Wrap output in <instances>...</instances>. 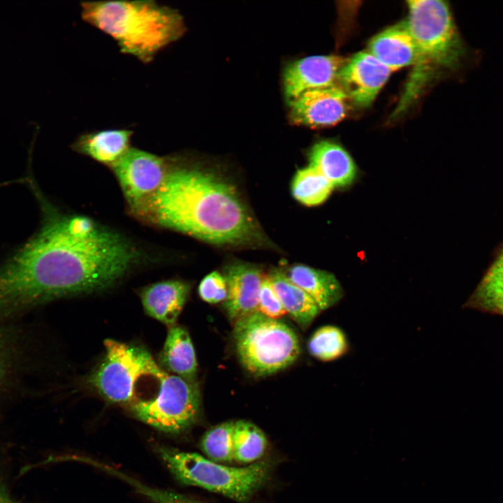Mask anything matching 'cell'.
<instances>
[{
    "instance_id": "obj_1",
    "label": "cell",
    "mask_w": 503,
    "mask_h": 503,
    "mask_svg": "<svg viewBox=\"0 0 503 503\" xmlns=\"http://www.w3.org/2000/svg\"><path fill=\"white\" fill-rule=\"evenodd\" d=\"M141 258L124 235L83 216H51L0 267V325L46 302L110 286Z\"/></svg>"
},
{
    "instance_id": "obj_2",
    "label": "cell",
    "mask_w": 503,
    "mask_h": 503,
    "mask_svg": "<svg viewBox=\"0 0 503 503\" xmlns=\"http://www.w3.org/2000/svg\"><path fill=\"white\" fill-rule=\"evenodd\" d=\"M130 209L145 221L212 244L263 240L256 221L231 184L205 170L174 166L173 159L159 188Z\"/></svg>"
},
{
    "instance_id": "obj_3",
    "label": "cell",
    "mask_w": 503,
    "mask_h": 503,
    "mask_svg": "<svg viewBox=\"0 0 503 503\" xmlns=\"http://www.w3.org/2000/svg\"><path fill=\"white\" fill-rule=\"evenodd\" d=\"M84 21L111 36L122 53L144 64L186 29L180 12L152 0L82 1Z\"/></svg>"
},
{
    "instance_id": "obj_4",
    "label": "cell",
    "mask_w": 503,
    "mask_h": 503,
    "mask_svg": "<svg viewBox=\"0 0 503 503\" xmlns=\"http://www.w3.org/2000/svg\"><path fill=\"white\" fill-rule=\"evenodd\" d=\"M404 22L418 55L398 112L416 96L425 82L442 69H453L464 55L463 42L450 6L440 0L407 1Z\"/></svg>"
},
{
    "instance_id": "obj_5",
    "label": "cell",
    "mask_w": 503,
    "mask_h": 503,
    "mask_svg": "<svg viewBox=\"0 0 503 503\" xmlns=\"http://www.w3.org/2000/svg\"><path fill=\"white\" fill-rule=\"evenodd\" d=\"M157 451L180 483L221 494L240 503L247 502L264 486L274 466L272 460L261 459L244 467H231L170 447L159 446Z\"/></svg>"
},
{
    "instance_id": "obj_6",
    "label": "cell",
    "mask_w": 503,
    "mask_h": 503,
    "mask_svg": "<svg viewBox=\"0 0 503 503\" xmlns=\"http://www.w3.org/2000/svg\"><path fill=\"white\" fill-rule=\"evenodd\" d=\"M233 335L240 363L256 377L286 369L300 353L298 337L289 326L258 312L236 321Z\"/></svg>"
},
{
    "instance_id": "obj_7",
    "label": "cell",
    "mask_w": 503,
    "mask_h": 503,
    "mask_svg": "<svg viewBox=\"0 0 503 503\" xmlns=\"http://www.w3.org/2000/svg\"><path fill=\"white\" fill-rule=\"evenodd\" d=\"M155 398L132 402L136 418L157 430L181 433L194 425L200 415L201 396L196 381H187L165 370L157 378Z\"/></svg>"
},
{
    "instance_id": "obj_8",
    "label": "cell",
    "mask_w": 503,
    "mask_h": 503,
    "mask_svg": "<svg viewBox=\"0 0 503 503\" xmlns=\"http://www.w3.org/2000/svg\"><path fill=\"white\" fill-rule=\"evenodd\" d=\"M103 360L91 378L96 391L108 401L132 402L135 387L143 377L157 379L163 370L145 349L107 339Z\"/></svg>"
},
{
    "instance_id": "obj_9",
    "label": "cell",
    "mask_w": 503,
    "mask_h": 503,
    "mask_svg": "<svg viewBox=\"0 0 503 503\" xmlns=\"http://www.w3.org/2000/svg\"><path fill=\"white\" fill-rule=\"evenodd\" d=\"M34 367L28 325L17 321L0 325V402L27 393Z\"/></svg>"
},
{
    "instance_id": "obj_10",
    "label": "cell",
    "mask_w": 503,
    "mask_h": 503,
    "mask_svg": "<svg viewBox=\"0 0 503 503\" xmlns=\"http://www.w3.org/2000/svg\"><path fill=\"white\" fill-rule=\"evenodd\" d=\"M172 159L130 147L109 167L115 175L130 208L154 193L161 185Z\"/></svg>"
},
{
    "instance_id": "obj_11",
    "label": "cell",
    "mask_w": 503,
    "mask_h": 503,
    "mask_svg": "<svg viewBox=\"0 0 503 503\" xmlns=\"http://www.w3.org/2000/svg\"><path fill=\"white\" fill-rule=\"evenodd\" d=\"M349 98L337 84L302 92L288 100L292 122L311 127L334 125L346 116Z\"/></svg>"
},
{
    "instance_id": "obj_12",
    "label": "cell",
    "mask_w": 503,
    "mask_h": 503,
    "mask_svg": "<svg viewBox=\"0 0 503 503\" xmlns=\"http://www.w3.org/2000/svg\"><path fill=\"white\" fill-rule=\"evenodd\" d=\"M391 71L368 51L347 59L341 68L337 84L349 100L360 107L369 106L388 80Z\"/></svg>"
},
{
    "instance_id": "obj_13",
    "label": "cell",
    "mask_w": 503,
    "mask_h": 503,
    "mask_svg": "<svg viewBox=\"0 0 503 503\" xmlns=\"http://www.w3.org/2000/svg\"><path fill=\"white\" fill-rule=\"evenodd\" d=\"M346 61L337 55H314L289 63L283 73L287 100L310 89L336 85L338 73Z\"/></svg>"
},
{
    "instance_id": "obj_14",
    "label": "cell",
    "mask_w": 503,
    "mask_h": 503,
    "mask_svg": "<svg viewBox=\"0 0 503 503\" xmlns=\"http://www.w3.org/2000/svg\"><path fill=\"white\" fill-rule=\"evenodd\" d=\"M223 275L228 288L224 308L236 321L257 312L258 296L264 276L257 267L235 262L225 267Z\"/></svg>"
},
{
    "instance_id": "obj_15",
    "label": "cell",
    "mask_w": 503,
    "mask_h": 503,
    "mask_svg": "<svg viewBox=\"0 0 503 503\" xmlns=\"http://www.w3.org/2000/svg\"><path fill=\"white\" fill-rule=\"evenodd\" d=\"M189 291L183 281L166 280L145 286L140 296L145 313L169 328L176 325Z\"/></svg>"
},
{
    "instance_id": "obj_16",
    "label": "cell",
    "mask_w": 503,
    "mask_h": 503,
    "mask_svg": "<svg viewBox=\"0 0 503 503\" xmlns=\"http://www.w3.org/2000/svg\"><path fill=\"white\" fill-rule=\"evenodd\" d=\"M368 52L392 72L414 66L418 55L414 40L404 22L374 36L369 43Z\"/></svg>"
},
{
    "instance_id": "obj_17",
    "label": "cell",
    "mask_w": 503,
    "mask_h": 503,
    "mask_svg": "<svg viewBox=\"0 0 503 503\" xmlns=\"http://www.w3.org/2000/svg\"><path fill=\"white\" fill-rule=\"evenodd\" d=\"M309 166L320 172L333 185H350L357 175L356 164L349 154L340 145L321 140L309 153Z\"/></svg>"
},
{
    "instance_id": "obj_18",
    "label": "cell",
    "mask_w": 503,
    "mask_h": 503,
    "mask_svg": "<svg viewBox=\"0 0 503 503\" xmlns=\"http://www.w3.org/2000/svg\"><path fill=\"white\" fill-rule=\"evenodd\" d=\"M286 275L315 301L321 311L333 307L344 296L341 284L329 272L297 264L290 267Z\"/></svg>"
},
{
    "instance_id": "obj_19",
    "label": "cell",
    "mask_w": 503,
    "mask_h": 503,
    "mask_svg": "<svg viewBox=\"0 0 503 503\" xmlns=\"http://www.w3.org/2000/svg\"><path fill=\"white\" fill-rule=\"evenodd\" d=\"M133 131L106 129L83 133L72 145L74 151L108 166L120 159L131 147Z\"/></svg>"
},
{
    "instance_id": "obj_20",
    "label": "cell",
    "mask_w": 503,
    "mask_h": 503,
    "mask_svg": "<svg viewBox=\"0 0 503 503\" xmlns=\"http://www.w3.org/2000/svg\"><path fill=\"white\" fill-rule=\"evenodd\" d=\"M159 362L164 369L187 381H195L196 356L190 335L184 327H169Z\"/></svg>"
},
{
    "instance_id": "obj_21",
    "label": "cell",
    "mask_w": 503,
    "mask_h": 503,
    "mask_svg": "<svg viewBox=\"0 0 503 503\" xmlns=\"http://www.w3.org/2000/svg\"><path fill=\"white\" fill-rule=\"evenodd\" d=\"M268 277L286 314L302 329L309 328L321 312L315 301L282 271L275 270Z\"/></svg>"
},
{
    "instance_id": "obj_22",
    "label": "cell",
    "mask_w": 503,
    "mask_h": 503,
    "mask_svg": "<svg viewBox=\"0 0 503 503\" xmlns=\"http://www.w3.org/2000/svg\"><path fill=\"white\" fill-rule=\"evenodd\" d=\"M471 303L495 313L503 307V246L475 290Z\"/></svg>"
},
{
    "instance_id": "obj_23",
    "label": "cell",
    "mask_w": 503,
    "mask_h": 503,
    "mask_svg": "<svg viewBox=\"0 0 503 503\" xmlns=\"http://www.w3.org/2000/svg\"><path fill=\"white\" fill-rule=\"evenodd\" d=\"M267 446L266 436L258 426L247 421H235L234 461L247 465L254 463L262 459Z\"/></svg>"
},
{
    "instance_id": "obj_24",
    "label": "cell",
    "mask_w": 503,
    "mask_h": 503,
    "mask_svg": "<svg viewBox=\"0 0 503 503\" xmlns=\"http://www.w3.org/2000/svg\"><path fill=\"white\" fill-rule=\"evenodd\" d=\"M333 185L316 168L308 166L297 171L292 184L294 198L307 206L318 205L331 194Z\"/></svg>"
},
{
    "instance_id": "obj_25",
    "label": "cell",
    "mask_w": 503,
    "mask_h": 503,
    "mask_svg": "<svg viewBox=\"0 0 503 503\" xmlns=\"http://www.w3.org/2000/svg\"><path fill=\"white\" fill-rule=\"evenodd\" d=\"M307 349L314 358L322 362H331L346 355L349 344L342 329L334 325H325L311 335Z\"/></svg>"
},
{
    "instance_id": "obj_26",
    "label": "cell",
    "mask_w": 503,
    "mask_h": 503,
    "mask_svg": "<svg viewBox=\"0 0 503 503\" xmlns=\"http://www.w3.org/2000/svg\"><path fill=\"white\" fill-rule=\"evenodd\" d=\"M235 421H226L205 432L201 447L206 457L218 463H229L233 458V431Z\"/></svg>"
},
{
    "instance_id": "obj_27",
    "label": "cell",
    "mask_w": 503,
    "mask_h": 503,
    "mask_svg": "<svg viewBox=\"0 0 503 503\" xmlns=\"http://www.w3.org/2000/svg\"><path fill=\"white\" fill-rule=\"evenodd\" d=\"M201 298L210 304L224 302L228 296V288L223 275L214 271L206 275L198 286Z\"/></svg>"
},
{
    "instance_id": "obj_28",
    "label": "cell",
    "mask_w": 503,
    "mask_h": 503,
    "mask_svg": "<svg viewBox=\"0 0 503 503\" xmlns=\"http://www.w3.org/2000/svg\"><path fill=\"white\" fill-rule=\"evenodd\" d=\"M257 312L273 319H280L286 314L268 276H264L261 284Z\"/></svg>"
},
{
    "instance_id": "obj_29",
    "label": "cell",
    "mask_w": 503,
    "mask_h": 503,
    "mask_svg": "<svg viewBox=\"0 0 503 503\" xmlns=\"http://www.w3.org/2000/svg\"><path fill=\"white\" fill-rule=\"evenodd\" d=\"M127 482L154 503H204L176 492L149 487L131 478Z\"/></svg>"
},
{
    "instance_id": "obj_30",
    "label": "cell",
    "mask_w": 503,
    "mask_h": 503,
    "mask_svg": "<svg viewBox=\"0 0 503 503\" xmlns=\"http://www.w3.org/2000/svg\"><path fill=\"white\" fill-rule=\"evenodd\" d=\"M0 503H23L13 498L6 487L0 483Z\"/></svg>"
},
{
    "instance_id": "obj_31",
    "label": "cell",
    "mask_w": 503,
    "mask_h": 503,
    "mask_svg": "<svg viewBox=\"0 0 503 503\" xmlns=\"http://www.w3.org/2000/svg\"><path fill=\"white\" fill-rule=\"evenodd\" d=\"M498 313L503 314V307L500 309Z\"/></svg>"
}]
</instances>
